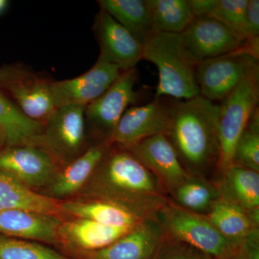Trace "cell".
<instances>
[{"label":"cell","mask_w":259,"mask_h":259,"mask_svg":"<svg viewBox=\"0 0 259 259\" xmlns=\"http://www.w3.org/2000/svg\"><path fill=\"white\" fill-rule=\"evenodd\" d=\"M73 198L112 202L144 218H155L168 202L156 177L127 148L112 143Z\"/></svg>","instance_id":"obj_1"},{"label":"cell","mask_w":259,"mask_h":259,"mask_svg":"<svg viewBox=\"0 0 259 259\" xmlns=\"http://www.w3.org/2000/svg\"><path fill=\"white\" fill-rule=\"evenodd\" d=\"M168 123L164 134L189 175H202L218 166L219 105L199 96L167 98Z\"/></svg>","instance_id":"obj_2"},{"label":"cell","mask_w":259,"mask_h":259,"mask_svg":"<svg viewBox=\"0 0 259 259\" xmlns=\"http://www.w3.org/2000/svg\"><path fill=\"white\" fill-rule=\"evenodd\" d=\"M143 60L153 63L158 69L155 97L189 100L200 96L198 63L186 49L181 34H153L143 45Z\"/></svg>","instance_id":"obj_3"},{"label":"cell","mask_w":259,"mask_h":259,"mask_svg":"<svg viewBox=\"0 0 259 259\" xmlns=\"http://www.w3.org/2000/svg\"><path fill=\"white\" fill-rule=\"evenodd\" d=\"M165 235L203 250L217 259H226L240 250L244 239L226 238L205 215L168 202L155 216Z\"/></svg>","instance_id":"obj_4"},{"label":"cell","mask_w":259,"mask_h":259,"mask_svg":"<svg viewBox=\"0 0 259 259\" xmlns=\"http://www.w3.org/2000/svg\"><path fill=\"white\" fill-rule=\"evenodd\" d=\"M259 101V70L245 78L219 105L218 135L220 144L218 168L222 174L231 166L237 141Z\"/></svg>","instance_id":"obj_5"},{"label":"cell","mask_w":259,"mask_h":259,"mask_svg":"<svg viewBox=\"0 0 259 259\" xmlns=\"http://www.w3.org/2000/svg\"><path fill=\"white\" fill-rule=\"evenodd\" d=\"M52 81L19 63L0 66V92L24 115L44 125L56 109L51 97Z\"/></svg>","instance_id":"obj_6"},{"label":"cell","mask_w":259,"mask_h":259,"mask_svg":"<svg viewBox=\"0 0 259 259\" xmlns=\"http://www.w3.org/2000/svg\"><path fill=\"white\" fill-rule=\"evenodd\" d=\"M139 81L136 68L123 71L102 96L85 107L87 134L94 142H110L121 117L131 105L137 102L135 90Z\"/></svg>","instance_id":"obj_7"},{"label":"cell","mask_w":259,"mask_h":259,"mask_svg":"<svg viewBox=\"0 0 259 259\" xmlns=\"http://www.w3.org/2000/svg\"><path fill=\"white\" fill-rule=\"evenodd\" d=\"M257 70H259L258 58L244 47L200 61L197 66L200 96L213 102L222 101Z\"/></svg>","instance_id":"obj_8"},{"label":"cell","mask_w":259,"mask_h":259,"mask_svg":"<svg viewBox=\"0 0 259 259\" xmlns=\"http://www.w3.org/2000/svg\"><path fill=\"white\" fill-rule=\"evenodd\" d=\"M85 107L69 105L56 108L44 125L42 148L61 168L82 154L88 142Z\"/></svg>","instance_id":"obj_9"},{"label":"cell","mask_w":259,"mask_h":259,"mask_svg":"<svg viewBox=\"0 0 259 259\" xmlns=\"http://www.w3.org/2000/svg\"><path fill=\"white\" fill-rule=\"evenodd\" d=\"M60 168L42 148L17 146L0 149V174L37 193L50 183Z\"/></svg>","instance_id":"obj_10"},{"label":"cell","mask_w":259,"mask_h":259,"mask_svg":"<svg viewBox=\"0 0 259 259\" xmlns=\"http://www.w3.org/2000/svg\"><path fill=\"white\" fill-rule=\"evenodd\" d=\"M122 69L97 59L88 71L74 79L52 81L51 93L56 108L80 105L86 107L102 96L120 77Z\"/></svg>","instance_id":"obj_11"},{"label":"cell","mask_w":259,"mask_h":259,"mask_svg":"<svg viewBox=\"0 0 259 259\" xmlns=\"http://www.w3.org/2000/svg\"><path fill=\"white\" fill-rule=\"evenodd\" d=\"M181 35L197 63L240 50L246 42L212 16L194 17Z\"/></svg>","instance_id":"obj_12"},{"label":"cell","mask_w":259,"mask_h":259,"mask_svg":"<svg viewBox=\"0 0 259 259\" xmlns=\"http://www.w3.org/2000/svg\"><path fill=\"white\" fill-rule=\"evenodd\" d=\"M133 228L105 226L83 218H66L58 230V248L73 258L80 253L106 248Z\"/></svg>","instance_id":"obj_13"},{"label":"cell","mask_w":259,"mask_h":259,"mask_svg":"<svg viewBox=\"0 0 259 259\" xmlns=\"http://www.w3.org/2000/svg\"><path fill=\"white\" fill-rule=\"evenodd\" d=\"M127 148L170 193L190 177L163 134L151 136Z\"/></svg>","instance_id":"obj_14"},{"label":"cell","mask_w":259,"mask_h":259,"mask_svg":"<svg viewBox=\"0 0 259 259\" xmlns=\"http://www.w3.org/2000/svg\"><path fill=\"white\" fill-rule=\"evenodd\" d=\"M93 26L100 49L98 59L123 71L134 69L143 60V46L106 12L100 10Z\"/></svg>","instance_id":"obj_15"},{"label":"cell","mask_w":259,"mask_h":259,"mask_svg":"<svg viewBox=\"0 0 259 259\" xmlns=\"http://www.w3.org/2000/svg\"><path fill=\"white\" fill-rule=\"evenodd\" d=\"M168 123L166 97H155L142 106L127 108L121 117L110 142L129 147L156 134H164Z\"/></svg>","instance_id":"obj_16"},{"label":"cell","mask_w":259,"mask_h":259,"mask_svg":"<svg viewBox=\"0 0 259 259\" xmlns=\"http://www.w3.org/2000/svg\"><path fill=\"white\" fill-rule=\"evenodd\" d=\"M164 236L156 218H146L106 248L80 253L73 259H152Z\"/></svg>","instance_id":"obj_17"},{"label":"cell","mask_w":259,"mask_h":259,"mask_svg":"<svg viewBox=\"0 0 259 259\" xmlns=\"http://www.w3.org/2000/svg\"><path fill=\"white\" fill-rule=\"evenodd\" d=\"M112 143H93L72 161L59 168L50 183L38 194L56 201L76 197L93 175L102 156Z\"/></svg>","instance_id":"obj_18"},{"label":"cell","mask_w":259,"mask_h":259,"mask_svg":"<svg viewBox=\"0 0 259 259\" xmlns=\"http://www.w3.org/2000/svg\"><path fill=\"white\" fill-rule=\"evenodd\" d=\"M64 219L28 209H5L0 211V233L58 247V230Z\"/></svg>","instance_id":"obj_19"},{"label":"cell","mask_w":259,"mask_h":259,"mask_svg":"<svg viewBox=\"0 0 259 259\" xmlns=\"http://www.w3.org/2000/svg\"><path fill=\"white\" fill-rule=\"evenodd\" d=\"M60 207L66 217L83 218L116 228H134L146 219L118 204L95 199H66L60 201Z\"/></svg>","instance_id":"obj_20"},{"label":"cell","mask_w":259,"mask_h":259,"mask_svg":"<svg viewBox=\"0 0 259 259\" xmlns=\"http://www.w3.org/2000/svg\"><path fill=\"white\" fill-rule=\"evenodd\" d=\"M217 186L220 197L248 212H258L259 172L231 165Z\"/></svg>","instance_id":"obj_21"},{"label":"cell","mask_w":259,"mask_h":259,"mask_svg":"<svg viewBox=\"0 0 259 259\" xmlns=\"http://www.w3.org/2000/svg\"><path fill=\"white\" fill-rule=\"evenodd\" d=\"M104 10L141 44L154 34L148 0H100Z\"/></svg>","instance_id":"obj_22"},{"label":"cell","mask_w":259,"mask_h":259,"mask_svg":"<svg viewBox=\"0 0 259 259\" xmlns=\"http://www.w3.org/2000/svg\"><path fill=\"white\" fill-rule=\"evenodd\" d=\"M0 127L6 136V146H33L42 148L44 125L24 115L2 92Z\"/></svg>","instance_id":"obj_23"},{"label":"cell","mask_w":259,"mask_h":259,"mask_svg":"<svg viewBox=\"0 0 259 259\" xmlns=\"http://www.w3.org/2000/svg\"><path fill=\"white\" fill-rule=\"evenodd\" d=\"M205 216L221 234L231 239H245L258 228V212H247L221 198L214 202Z\"/></svg>","instance_id":"obj_24"},{"label":"cell","mask_w":259,"mask_h":259,"mask_svg":"<svg viewBox=\"0 0 259 259\" xmlns=\"http://www.w3.org/2000/svg\"><path fill=\"white\" fill-rule=\"evenodd\" d=\"M23 209L64 217L60 202L32 192L0 174V211Z\"/></svg>","instance_id":"obj_25"},{"label":"cell","mask_w":259,"mask_h":259,"mask_svg":"<svg viewBox=\"0 0 259 259\" xmlns=\"http://www.w3.org/2000/svg\"><path fill=\"white\" fill-rule=\"evenodd\" d=\"M154 33L181 34L193 20L188 0H148Z\"/></svg>","instance_id":"obj_26"},{"label":"cell","mask_w":259,"mask_h":259,"mask_svg":"<svg viewBox=\"0 0 259 259\" xmlns=\"http://www.w3.org/2000/svg\"><path fill=\"white\" fill-rule=\"evenodd\" d=\"M177 205L204 215L220 197L217 187L199 177H190L171 192Z\"/></svg>","instance_id":"obj_27"},{"label":"cell","mask_w":259,"mask_h":259,"mask_svg":"<svg viewBox=\"0 0 259 259\" xmlns=\"http://www.w3.org/2000/svg\"><path fill=\"white\" fill-rule=\"evenodd\" d=\"M231 165L259 172V110L253 112L237 141Z\"/></svg>","instance_id":"obj_28"},{"label":"cell","mask_w":259,"mask_h":259,"mask_svg":"<svg viewBox=\"0 0 259 259\" xmlns=\"http://www.w3.org/2000/svg\"><path fill=\"white\" fill-rule=\"evenodd\" d=\"M0 259H73L37 242L0 233Z\"/></svg>","instance_id":"obj_29"},{"label":"cell","mask_w":259,"mask_h":259,"mask_svg":"<svg viewBox=\"0 0 259 259\" xmlns=\"http://www.w3.org/2000/svg\"><path fill=\"white\" fill-rule=\"evenodd\" d=\"M247 3L248 0H218L217 6L211 15L245 41Z\"/></svg>","instance_id":"obj_30"},{"label":"cell","mask_w":259,"mask_h":259,"mask_svg":"<svg viewBox=\"0 0 259 259\" xmlns=\"http://www.w3.org/2000/svg\"><path fill=\"white\" fill-rule=\"evenodd\" d=\"M152 259H217L203 250L165 235Z\"/></svg>","instance_id":"obj_31"},{"label":"cell","mask_w":259,"mask_h":259,"mask_svg":"<svg viewBox=\"0 0 259 259\" xmlns=\"http://www.w3.org/2000/svg\"><path fill=\"white\" fill-rule=\"evenodd\" d=\"M246 41L259 38V1L248 0L245 12Z\"/></svg>","instance_id":"obj_32"},{"label":"cell","mask_w":259,"mask_h":259,"mask_svg":"<svg viewBox=\"0 0 259 259\" xmlns=\"http://www.w3.org/2000/svg\"><path fill=\"white\" fill-rule=\"evenodd\" d=\"M226 259H258V236L245 238L240 250Z\"/></svg>","instance_id":"obj_33"},{"label":"cell","mask_w":259,"mask_h":259,"mask_svg":"<svg viewBox=\"0 0 259 259\" xmlns=\"http://www.w3.org/2000/svg\"><path fill=\"white\" fill-rule=\"evenodd\" d=\"M218 0H188L194 17L211 16Z\"/></svg>","instance_id":"obj_34"},{"label":"cell","mask_w":259,"mask_h":259,"mask_svg":"<svg viewBox=\"0 0 259 259\" xmlns=\"http://www.w3.org/2000/svg\"><path fill=\"white\" fill-rule=\"evenodd\" d=\"M7 146L6 136L3 130L0 127V149Z\"/></svg>","instance_id":"obj_35"},{"label":"cell","mask_w":259,"mask_h":259,"mask_svg":"<svg viewBox=\"0 0 259 259\" xmlns=\"http://www.w3.org/2000/svg\"><path fill=\"white\" fill-rule=\"evenodd\" d=\"M8 5V2L6 1V0H0V14L6 10Z\"/></svg>","instance_id":"obj_36"}]
</instances>
